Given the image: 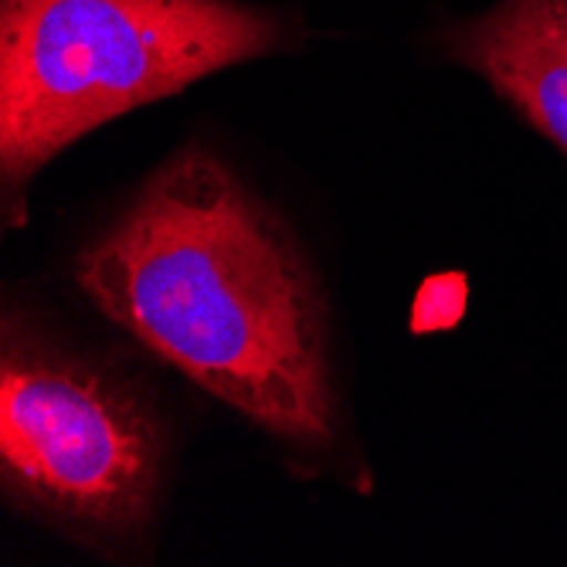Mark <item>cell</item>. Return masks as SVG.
I'll return each instance as SVG.
<instances>
[{
  "label": "cell",
  "mask_w": 567,
  "mask_h": 567,
  "mask_svg": "<svg viewBox=\"0 0 567 567\" xmlns=\"http://www.w3.org/2000/svg\"><path fill=\"white\" fill-rule=\"evenodd\" d=\"M72 276L102 317L266 435L337 455L343 425L317 279L218 153H174L79 248Z\"/></svg>",
  "instance_id": "obj_1"
},
{
  "label": "cell",
  "mask_w": 567,
  "mask_h": 567,
  "mask_svg": "<svg viewBox=\"0 0 567 567\" xmlns=\"http://www.w3.org/2000/svg\"><path fill=\"white\" fill-rule=\"evenodd\" d=\"M292 41L289 18L238 0H0L8 221H24L31 181L85 133Z\"/></svg>",
  "instance_id": "obj_2"
},
{
  "label": "cell",
  "mask_w": 567,
  "mask_h": 567,
  "mask_svg": "<svg viewBox=\"0 0 567 567\" xmlns=\"http://www.w3.org/2000/svg\"><path fill=\"white\" fill-rule=\"evenodd\" d=\"M167 476V432L150 398L65 347L24 309L0 333V486L65 537L126 557L146 540Z\"/></svg>",
  "instance_id": "obj_3"
},
{
  "label": "cell",
  "mask_w": 567,
  "mask_h": 567,
  "mask_svg": "<svg viewBox=\"0 0 567 567\" xmlns=\"http://www.w3.org/2000/svg\"><path fill=\"white\" fill-rule=\"evenodd\" d=\"M435 48L567 161V0H496L476 18L445 21Z\"/></svg>",
  "instance_id": "obj_4"
}]
</instances>
